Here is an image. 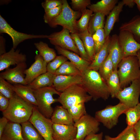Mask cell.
Instances as JSON below:
<instances>
[{
	"instance_id": "obj_1",
	"label": "cell",
	"mask_w": 140,
	"mask_h": 140,
	"mask_svg": "<svg viewBox=\"0 0 140 140\" xmlns=\"http://www.w3.org/2000/svg\"><path fill=\"white\" fill-rule=\"evenodd\" d=\"M81 85L94 101L107 100L110 93L105 81L97 71L87 69L81 73Z\"/></svg>"
},
{
	"instance_id": "obj_2",
	"label": "cell",
	"mask_w": 140,
	"mask_h": 140,
	"mask_svg": "<svg viewBox=\"0 0 140 140\" xmlns=\"http://www.w3.org/2000/svg\"><path fill=\"white\" fill-rule=\"evenodd\" d=\"M34 106L15 94L9 99L8 108L3 112V116L9 122L21 124L29 121Z\"/></svg>"
},
{
	"instance_id": "obj_3",
	"label": "cell",
	"mask_w": 140,
	"mask_h": 140,
	"mask_svg": "<svg viewBox=\"0 0 140 140\" xmlns=\"http://www.w3.org/2000/svg\"><path fill=\"white\" fill-rule=\"evenodd\" d=\"M117 72L122 89L140 78V69L137 56L123 58L118 66Z\"/></svg>"
},
{
	"instance_id": "obj_4",
	"label": "cell",
	"mask_w": 140,
	"mask_h": 140,
	"mask_svg": "<svg viewBox=\"0 0 140 140\" xmlns=\"http://www.w3.org/2000/svg\"><path fill=\"white\" fill-rule=\"evenodd\" d=\"M34 95L37 104V108L45 117L51 118L54 111L52 104L58 102L57 99L53 98L54 94L59 96L61 93L57 91L53 86L34 89Z\"/></svg>"
},
{
	"instance_id": "obj_5",
	"label": "cell",
	"mask_w": 140,
	"mask_h": 140,
	"mask_svg": "<svg viewBox=\"0 0 140 140\" xmlns=\"http://www.w3.org/2000/svg\"><path fill=\"white\" fill-rule=\"evenodd\" d=\"M81 12L72 9L66 0H63L62 9L60 14L48 24L52 27L58 25L68 30L71 33H78L76 22L81 15Z\"/></svg>"
},
{
	"instance_id": "obj_6",
	"label": "cell",
	"mask_w": 140,
	"mask_h": 140,
	"mask_svg": "<svg viewBox=\"0 0 140 140\" xmlns=\"http://www.w3.org/2000/svg\"><path fill=\"white\" fill-rule=\"evenodd\" d=\"M92 99L81 84H75L61 93L58 102L65 108L81 103L87 102Z\"/></svg>"
},
{
	"instance_id": "obj_7",
	"label": "cell",
	"mask_w": 140,
	"mask_h": 140,
	"mask_svg": "<svg viewBox=\"0 0 140 140\" xmlns=\"http://www.w3.org/2000/svg\"><path fill=\"white\" fill-rule=\"evenodd\" d=\"M128 108L120 102L115 105H108L96 111L94 117L107 128L111 129L117 124L119 116Z\"/></svg>"
},
{
	"instance_id": "obj_8",
	"label": "cell",
	"mask_w": 140,
	"mask_h": 140,
	"mask_svg": "<svg viewBox=\"0 0 140 140\" xmlns=\"http://www.w3.org/2000/svg\"><path fill=\"white\" fill-rule=\"evenodd\" d=\"M29 121L45 140H54L53 137V123L50 118L45 117L41 113L37 106H34L32 113Z\"/></svg>"
},
{
	"instance_id": "obj_9",
	"label": "cell",
	"mask_w": 140,
	"mask_h": 140,
	"mask_svg": "<svg viewBox=\"0 0 140 140\" xmlns=\"http://www.w3.org/2000/svg\"><path fill=\"white\" fill-rule=\"evenodd\" d=\"M140 95V78L133 81L130 86L122 89L116 98L120 102L128 108L133 107L139 102Z\"/></svg>"
},
{
	"instance_id": "obj_10",
	"label": "cell",
	"mask_w": 140,
	"mask_h": 140,
	"mask_svg": "<svg viewBox=\"0 0 140 140\" xmlns=\"http://www.w3.org/2000/svg\"><path fill=\"white\" fill-rule=\"evenodd\" d=\"M0 33H5L11 38L12 48L15 49L21 43L29 39L36 38H47L48 35H33L18 32L13 29L5 19L0 15Z\"/></svg>"
},
{
	"instance_id": "obj_11",
	"label": "cell",
	"mask_w": 140,
	"mask_h": 140,
	"mask_svg": "<svg viewBox=\"0 0 140 140\" xmlns=\"http://www.w3.org/2000/svg\"><path fill=\"white\" fill-rule=\"evenodd\" d=\"M100 125L95 117L87 113L74 123V125L77 129L75 138L83 140L89 134L96 133L99 130Z\"/></svg>"
},
{
	"instance_id": "obj_12",
	"label": "cell",
	"mask_w": 140,
	"mask_h": 140,
	"mask_svg": "<svg viewBox=\"0 0 140 140\" xmlns=\"http://www.w3.org/2000/svg\"><path fill=\"white\" fill-rule=\"evenodd\" d=\"M69 31L63 28L61 31L52 33L48 35L47 39L51 44L58 46L80 55L79 51L72 38Z\"/></svg>"
},
{
	"instance_id": "obj_13",
	"label": "cell",
	"mask_w": 140,
	"mask_h": 140,
	"mask_svg": "<svg viewBox=\"0 0 140 140\" xmlns=\"http://www.w3.org/2000/svg\"><path fill=\"white\" fill-rule=\"evenodd\" d=\"M118 39L123 58L130 56H136L140 49V43L135 39L133 35L126 31H120Z\"/></svg>"
},
{
	"instance_id": "obj_14",
	"label": "cell",
	"mask_w": 140,
	"mask_h": 140,
	"mask_svg": "<svg viewBox=\"0 0 140 140\" xmlns=\"http://www.w3.org/2000/svg\"><path fill=\"white\" fill-rule=\"evenodd\" d=\"M26 62L20 63L13 68H8L0 73V77L11 84H28L25 81V72L26 69Z\"/></svg>"
},
{
	"instance_id": "obj_15",
	"label": "cell",
	"mask_w": 140,
	"mask_h": 140,
	"mask_svg": "<svg viewBox=\"0 0 140 140\" xmlns=\"http://www.w3.org/2000/svg\"><path fill=\"white\" fill-rule=\"evenodd\" d=\"M26 55L20 52L19 49L12 47L8 52L0 55V71L7 69L11 65L26 62Z\"/></svg>"
},
{
	"instance_id": "obj_16",
	"label": "cell",
	"mask_w": 140,
	"mask_h": 140,
	"mask_svg": "<svg viewBox=\"0 0 140 140\" xmlns=\"http://www.w3.org/2000/svg\"><path fill=\"white\" fill-rule=\"evenodd\" d=\"M35 61L25 72V80L28 85L40 75L46 73L47 63L39 54L34 57Z\"/></svg>"
},
{
	"instance_id": "obj_17",
	"label": "cell",
	"mask_w": 140,
	"mask_h": 140,
	"mask_svg": "<svg viewBox=\"0 0 140 140\" xmlns=\"http://www.w3.org/2000/svg\"><path fill=\"white\" fill-rule=\"evenodd\" d=\"M81 75L74 76L56 75L54 79L53 86L58 92H62L71 86L81 84Z\"/></svg>"
},
{
	"instance_id": "obj_18",
	"label": "cell",
	"mask_w": 140,
	"mask_h": 140,
	"mask_svg": "<svg viewBox=\"0 0 140 140\" xmlns=\"http://www.w3.org/2000/svg\"><path fill=\"white\" fill-rule=\"evenodd\" d=\"M53 127L54 140H72L76 138L77 129L74 125L53 124Z\"/></svg>"
},
{
	"instance_id": "obj_19",
	"label": "cell",
	"mask_w": 140,
	"mask_h": 140,
	"mask_svg": "<svg viewBox=\"0 0 140 140\" xmlns=\"http://www.w3.org/2000/svg\"><path fill=\"white\" fill-rule=\"evenodd\" d=\"M58 53L66 57L82 73L87 69L91 62L86 60L77 54L58 46H55Z\"/></svg>"
},
{
	"instance_id": "obj_20",
	"label": "cell",
	"mask_w": 140,
	"mask_h": 140,
	"mask_svg": "<svg viewBox=\"0 0 140 140\" xmlns=\"http://www.w3.org/2000/svg\"><path fill=\"white\" fill-rule=\"evenodd\" d=\"M111 37H106L105 43L100 50L94 57L88 69L96 71L99 69L106 59L109 54Z\"/></svg>"
},
{
	"instance_id": "obj_21",
	"label": "cell",
	"mask_w": 140,
	"mask_h": 140,
	"mask_svg": "<svg viewBox=\"0 0 140 140\" xmlns=\"http://www.w3.org/2000/svg\"><path fill=\"white\" fill-rule=\"evenodd\" d=\"M50 119L54 124L74 125L75 123L67 109L62 106L55 107Z\"/></svg>"
},
{
	"instance_id": "obj_22",
	"label": "cell",
	"mask_w": 140,
	"mask_h": 140,
	"mask_svg": "<svg viewBox=\"0 0 140 140\" xmlns=\"http://www.w3.org/2000/svg\"><path fill=\"white\" fill-rule=\"evenodd\" d=\"M0 140H23L21 125L9 122L0 137Z\"/></svg>"
},
{
	"instance_id": "obj_23",
	"label": "cell",
	"mask_w": 140,
	"mask_h": 140,
	"mask_svg": "<svg viewBox=\"0 0 140 140\" xmlns=\"http://www.w3.org/2000/svg\"><path fill=\"white\" fill-rule=\"evenodd\" d=\"M124 5L122 1L120 2L108 15L104 28L106 37L109 36L115 23L118 21L119 15Z\"/></svg>"
},
{
	"instance_id": "obj_24",
	"label": "cell",
	"mask_w": 140,
	"mask_h": 140,
	"mask_svg": "<svg viewBox=\"0 0 140 140\" xmlns=\"http://www.w3.org/2000/svg\"><path fill=\"white\" fill-rule=\"evenodd\" d=\"M109 54L113 63L114 70L117 69L118 66L123 58L116 34L111 37Z\"/></svg>"
},
{
	"instance_id": "obj_25",
	"label": "cell",
	"mask_w": 140,
	"mask_h": 140,
	"mask_svg": "<svg viewBox=\"0 0 140 140\" xmlns=\"http://www.w3.org/2000/svg\"><path fill=\"white\" fill-rule=\"evenodd\" d=\"M13 89L15 93L19 97L26 101L37 106V103L34 95V89L27 85L19 84H14Z\"/></svg>"
},
{
	"instance_id": "obj_26",
	"label": "cell",
	"mask_w": 140,
	"mask_h": 140,
	"mask_svg": "<svg viewBox=\"0 0 140 140\" xmlns=\"http://www.w3.org/2000/svg\"><path fill=\"white\" fill-rule=\"evenodd\" d=\"M119 30L130 32L136 40L140 43V16L136 15L129 21L122 24Z\"/></svg>"
},
{
	"instance_id": "obj_27",
	"label": "cell",
	"mask_w": 140,
	"mask_h": 140,
	"mask_svg": "<svg viewBox=\"0 0 140 140\" xmlns=\"http://www.w3.org/2000/svg\"><path fill=\"white\" fill-rule=\"evenodd\" d=\"M118 2L117 0H102L95 4H91L87 7L94 13H101L105 16L108 15Z\"/></svg>"
},
{
	"instance_id": "obj_28",
	"label": "cell",
	"mask_w": 140,
	"mask_h": 140,
	"mask_svg": "<svg viewBox=\"0 0 140 140\" xmlns=\"http://www.w3.org/2000/svg\"><path fill=\"white\" fill-rule=\"evenodd\" d=\"M55 76L54 74L46 72L39 76L27 85L33 89L53 86Z\"/></svg>"
},
{
	"instance_id": "obj_29",
	"label": "cell",
	"mask_w": 140,
	"mask_h": 140,
	"mask_svg": "<svg viewBox=\"0 0 140 140\" xmlns=\"http://www.w3.org/2000/svg\"><path fill=\"white\" fill-rule=\"evenodd\" d=\"M23 140H45L29 121L21 124Z\"/></svg>"
},
{
	"instance_id": "obj_30",
	"label": "cell",
	"mask_w": 140,
	"mask_h": 140,
	"mask_svg": "<svg viewBox=\"0 0 140 140\" xmlns=\"http://www.w3.org/2000/svg\"><path fill=\"white\" fill-rule=\"evenodd\" d=\"M34 45L39 54L47 63L53 60L57 56L54 49L50 47L46 43L40 41L34 43Z\"/></svg>"
},
{
	"instance_id": "obj_31",
	"label": "cell",
	"mask_w": 140,
	"mask_h": 140,
	"mask_svg": "<svg viewBox=\"0 0 140 140\" xmlns=\"http://www.w3.org/2000/svg\"><path fill=\"white\" fill-rule=\"evenodd\" d=\"M117 69L114 70L106 81L112 98H116L118 93L122 89L121 87Z\"/></svg>"
},
{
	"instance_id": "obj_32",
	"label": "cell",
	"mask_w": 140,
	"mask_h": 140,
	"mask_svg": "<svg viewBox=\"0 0 140 140\" xmlns=\"http://www.w3.org/2000/svg\"><path fill=\"white\" fill-rule=\"evenodd\" d=\"M83 43L85 50L92 61L95 55V45L92 35L87 30L78 33Z\"/></svg>"
},
{
	"instance_id": "obj_33",
	"label": "cell",
	"mask_w": 140,
	"mask_h": 140,
	"mask_svg": "<svg viewBox=\"0 0 140 140\" xmlns=\"http://www.w3.org/2000/svg\"><path fill=\"white\" fill-rule=\"evenodd\" d=\"M105 15L102 13H94L90 17L87 28L89 33L92 35L98 30L104 28Z\"/></svg>"
},
{
	"instance_id": "obj_34",
	"label": "cell",
	"mask_w": 140,
	"mask_h": 140,
	"mask_svg": "<svg viewBox=\"0 0 140 140\" xmlns=\"http://www.w3.org/2000/svg\"><path fill=\"white\" fill-rule=\"evenodd\" d=\"M56 75L74 76L81 75V72L70 61H67L56 70Z\"/></svg>"
},
{
	"instance_id": "obj_35",
	"label": "cell",
	"mask_w": 140,
	"mask_h": 140,
	"mask_svg": "<svg viewBox=\"0 0 140 140\" xmlns=\"http://www.w3.org/2000/svg\"><path fill=\"white\" fill-rule=\"evenodd\" d=\"M127 126H134L140 119V103L129 108L124 113Z\"/></svg>"
},
{
	"instance_id": "obj_36",
	"label": "cell",
	"mask_w": 140,
	"mask_h": 140,
	"mask_svg": "<svg viewBox=\"0 0 140 140\" xmlns=\"http://www.w3.org/2000/svg\"><path fill=\"white\" fill-rule=\"evenodd\" d=\"M114 70L113 63L109 54L106 59L100 67L99 72L102 78L106 81Z\"/></svg>"
},
{
	"instance_id": "obj_37",
	"label": "cell",
	"mask_w": 140,
	"mask_h": 140,
	"mask_svg": "<svg viewBox=\"0 0 140 140\" xmlns=\"http://www.w3.org/2000/svg\"><path fill=\"white\" fill-rule=\"evenodd\" d=\"M81 12V17L76 22L78 33L83 32L87 29L88 24L93 13L90 10L86 9Z\"/></svg>"
},
{
	"instance_id": "obj_38",
	"label": "cell",
	"mask_w": 140,
	"mask_h": 140,
	"mask_svg": "<svg viewBox=\"0 0 140 140\" xmlns=\"http://www.w3.org/2000/svg\"><path fill=\"white\" fill-rule=\"evenodd\" d=\"M74 123L79 120L87 114L85 103H81L72 106L67 109Z\"/></svg>"
},
{
	"instance_id": "obj_39",
	"label": "cell",
	"mask_w": 140,
	"mask_h": 140,
	"mask_svg": "<svg viewBox=\"0 0 140 140\" xmlns=\"http://www.w3.org/2000/svg\"><path fill=\"white\" fill-rule=\"evenodd\" d=\"M92 36L94 43L95 54L102 48L106 41V37L104 28L97 30Z\"/></svg>"
},
{
	"instance_id": "obj_40",
	"label": "cell",
	"mask_w": 140,
	"mask_h": 140,
	"mask_svg": "<svg viewBox=\"0 0 140 140\" xmlns=\"http://www.w3.org/2000/svg\"><path fill=\"white\" fill-rule=\"evenodd\" d=\"M80 53V57L83 59L92 62V60L87 54L83 43L78 33L70 34Z\"/></svg>"
},
{
	"instance_id": "obj_41",
	"label": "cell",
	"mask_w": 140,
	"mask_h": 140,
	"mask_svg": "<svg viewBox=\"0 0 140 140\" xmlns=\"http://www.w3.org/2000/svg\"><path fill=\"white\" fill-rule=\"evenodd\" d=\"M0 93L9 99L16 94L13 89V85L0 77Z\"/></svg>"
},
{
	"instance_id": "obj_42",
	"label": "cell",
	"mask_w": 140,
	"mask_h": 140,
	"mask_svg": "<svg viewBox=\"0 0 140 140\" xmlns=\"http://www.w3.org/2000/svg\"><path fill=\"white\" fill-rule=\"evenodd\" d=\"M115 138L116 140H138L134 126H129Z\"/></svg>"
},
{
	"instance_id": "obj_43",
	"label": "cell",
	"mask_w": 140,
	"mask_h": 140,
	"mask_svg": "<svg viewBox=\"0 0 140 140\" xmlns=\"http://www.w3.org/2000/svg\"><path fill=\"white\" fill-rule=\"evenodd\" d=\"M67 58L62 55L57 56L52 61L47 64V71L54 74L57 69L64 62L67 61Z\"/></svg>"
},
{
	"instance_id": "obj_44",
	"label": "cell",
	"mask_w": 140,
	"mask_h": 140,
	"mask_svg": "<svg viewBox=\"0 0 140 140\" xmlns=\"http://www.w3.org/2000/svg\"><path fill=\"white\" fill-rule=\"evenodd\" d=\"M62 9V5L45 12L43 16L45 22L49 23L60 14Z\"/></svg>"
},
{
	"instance_id": "obj_45",
	"label": "cell",
	"mask_w": 140,
	"mask_h": 140,
	"mask_svg": "<svg viewBox=\"0 0 140 140\" xmlns=\"http://www.w3.org/2000/svg\"><path fill=\"white\" fill-rule=\"evenodd\" d=\"M71 4L75 11L81 12L91 4L90 0H72Z\"/></svg>"
},
{
	"instance_id": "obj_46",
	"label": "cell",
	"mask_w": 140,
	"mask_h": 140,
	"mask_svg": "<svg viewBox=\"0 0 140 140\" xmlns=\"http://www.w3.org/2000/svg\"><path fill=\"white\" fill-rule=\"evenodd\" d=\"M63 0H45L41 3L45 12L62 5Z\"/></svg>"
},
{
	"instance_id": "obj_47",
	"label": "cell",
	"mask_w": 140,
	"mask_h": 140,
	"mask_svg": "<svg viewBox=\"0 0 140 140\" xmlns=\"http://www.w3.org/2000/svg\"><path fill=\"white\" fill-rule=\"evenodd\" d=\"M9 99L0 93V110L3 112L8 108Z\"/></svg>"
},
{
	"instance_id": "obj_48",
	"label": "cell",
	"mask_w": 140,
	"mask_h": 140,
	"mask_svg": "<svg viewBox=\"0 0 140 140\" xmlns=\"http://www.w3.org/2000/svg\"><path fill=\"white\" fill-rule=\"evenodd\" d=\"M103 135L102 132L97 134L91 133L87 135L83 140H103Z\"/></svg>"
},
{
	"instance_id": "obj_49",
	"label": "cell",
	"mask_w": 140,
	"mask_h": 140,
	"mask_svg": "<svg viewBox=\"0 0 140 140\" xmlns=\"http://www.w3.org/2000/svg\"><path fill=\"white\" fill-rule=\"evenodd\" d=\"M9 120L5 117H3L0 118V137L9 122Z\"/></svg>"
},
{
	"instance_id": "obj_50",
	"label": "cell",
	"mask_w": 140,
	"mask_h": 140,
	"mask_svg": "<svg viewBox=\"0 0 140 140\" xmlns=\"http://www.w3.org/2000/svg\"><path fill=\"white\" fill-rule=\"evenodd\" d=\"M5 39L3 36H0V55L6 52L5 49Z\"/></svg>"
},
{
	"instance_id": "obj_51",
	"label": "cell",
	"mask_w": 140,
	"mask_h": 140,
	"mask_svg": "<svg viewBox=\"0 0 140 140\" xmlns=\"http://www.w3.org/2000/svg\"><path fill=\"white\" fill-rule=\"evenodd\" d=\"M138 140H140V119L134 126Z\"/></svg>"
},
{
	"instance_id": "obj_52",
	"label": "cell",
	"mask_w": 140,
	"mask_h": 140,
	"mask_svg": "<svg viewBox=\"0 0 140 140\" xmlns=\"http://www.w3.org/2000/svg\"><path fill=\"white\" fill-rule=\"evenodd\" d=\"M122 1L124 5L128 6L130 8H133L135 4L133 0H123Z\"/></svg>"
},
{
	"instance_id": "obj_53",
	"label": "cell",
	"mask_w": 140,
	"mask_h": 140,
	"mask_svg": "<svg viewBox=\"0 0 140 140\" xmlns=\"http://www.w3.org/2000/svg\"><path fill=\"white\" fill-rule=\"evenodd\" d=\"M133 1L136 4L137 8L140 12V0H133Z\"/></svg>"
},
{
	"instance_id": "obj_54",
	"label": "cell",
	"mask_w": 140,
	"mask_h": 140,
	"mask_svg": "<svg viewBox=\"0 0 140 140\" xmlns=\"http://www.w3.org/2000/svg\"><path fill=\"white\" fill-rule=\"evenodd\" d=\"M136 56L138 58V64L140 69V49L137 52Z\"/></svg>"
},
{
	"instance_id": "obj_55",
	"label": "cell",
	"mask_w": 140,
	"mask_h": 140,
	"mask_svg": "<svg viewBox=\"0 0 140 140\" xmlns=\"http://www.w3.org/2000/svg\"><path fill=\"white\" fill-rule=\"evenodd\" d=\"M104 140H116L115 137H112L110 136L106 135L105 136Z\"/></svg>"
},
{
	"instance_id": "obj_56",
	"label": "cell",
	"mask_w": 140,
	"mask_h": 140,
	"mask_svg": "<svg viewBox=\"0 0 140 140\" xmlns=\"http://www.w3.org/2000/svg\"><path fill=\"white\" fill-rule=\"evenodd\" d=\"M72 140H77L76 138H75V139H72Z\"/></svg>"
},
{
	"instance_id": "obj_57",
	"label": "cell",
	"mask_w": 140,
	"mask_h": 140,
	"mask_svg": "<svg viewBox=\"0 0 140 140\" xmlns=\"http://www.w3.org/2000/svg\"><path fill=\"white\" fill-rule=\"evenodd\" d=\"M103 140H104V139Z\"/></svg>"
}]
</instances>
